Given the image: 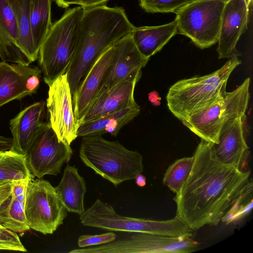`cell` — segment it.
<instances>
[{"label":"cell","mask_w":253,"mask_h":253,"mask_svg":"<svg viewBox=\"0 0 253 253\" xmlns=\"http://www.w3.org/2000/svg\"><path fill=\"white\" fill-rule=\"evenodd\" d=\"M191 172L173 198L177 216L192 230L217 225L250 180V171L221 162L213 143L201 139Z\"/></svg>","instance_id":"obj_1"},{"label":"cell","mask_w":253,"mask_h":253,"mask_svg":"<svg viewBox=\"0 0 253 253\" xmlns=\"http://www.w3.org/2000/svg\"><path fill=\"white\" fill-rule=\"evenodd\" d=\"M134 27L122 7L84 8L76 48L66 71L72 95L98 56Z\"/></svg>","instance_id":"obj_2"},{"label":"cell","mask_w":253,"mask_h":253,"mask_svg":"<svg viewBox=\"0 0 253 253\" xmlns=\"http://www.w3.org/2000/svg\"><path fill=\"white\" fill-rule=\"evenodd\" d=\"M241 63L238 57H233L210 74L178 81L166 96L169 110L180 121L215 103L225 94L227 81Z\"/></svg>","instance_id":"obj_3"},{"label":"cell","mask_w":253,"mask_h":253,"mask_svg":"<svg viewBox=\"0 0 253 253\" xmlns=\"http://www.w3.org/2000/svg\"><path fill=\"white\" fill-rule=\"evenodd\" d=\"M79 157L85 166L115 187L143 172L140 153L126 148L118 141L107 140L101 135L83 137Z\"/></svg>","instance_id":"obj_4"},{"label":"cell","mask_w":253,"mask_h":253,"mask_svg":"<svg viewBox=\"0 0 253 253\" xmlns=\"http://www.w3.org/2000/svg\"><path fill=\"white\" fill-rule=\"evenodd\" d=\"M83 11L80 5L67 9L52 24L40 46L39 62L47 85L66 73L76 48Z\"/></svg>","instance_id":"obj_5"},{"label":"cell","mask_w":253,"mask_h":253,"mask_svg":"<svg viewBox=\"0 0 253 253\" xmlns=\"http://www.w3.org/2000/svg\"><path fill=\"white\" fill-rule=\"evenodd\" d=\"M81 223L86 226L112 231L146 233L170 237H192L193 231L177 216L165 220L122 216L110 204L98 199L80 215Z\"/></svg>","instance_id":"obj_6"},{"label":"cell","mask_w":253,"mask_h":253,"mask_svg":"<svg viewBox=\"0 0 253 253\" xmlns=\"http://www.w3.org/2000/svg\"><path fill=\"white\" fill-rule=\"evenodd\" d=\"M250 78L237 88L226 92L215 103L180 120L183 125L205 141L217 144L219 132L228 121L243 117L250 99Z\"/></svg>","instance_id":"obj_7"},{"label":"cell","mask_w":253,"mask_h":253,"mask_svg":"<svg viewBox=\"0 0 253 253\" xmlns=\"http://www.w3.org/2000/svg\"><path fill=\"white\" fill-rule=\"evenodd\" d=\"M225 3L221 0H199L183 6L175 12L178 33L188 37L201 49L215 44Z\"/></svg>","instance_id":"obj_8"},{"label":"cell","mask_w":253,"mask_h":253,"mask_svg":"<svg viewBox=\"0 0 253 253\" xmlns=\"http://www.w3.org/2000/svg\"><path fill=\"white\" fill-rule=\"evenodd\" d=\"M24 210L30 229L44 235L53 234L68 215L50 183L42 178L29 180Z\"/></svg>","instance_id":"obj_9"},{"label":"cell","mask_w":253,"mask_h":253,"mask_svg":"<svg viewBox=\"0 0 253 253\" xmlns=\"http://www.w3.org/2000/svg\"><path fill=\"white\" fill-rule=\"evenodd\" d=\"M113 242L85 248V253H189L195 251L199 243L192 237H178L133 233Z\"/></svg>","instance_id":"obj_10"},{"label":"cell","mask_w":253,"mask_h":253,"mask_svg":"<svg viewBox=\"0 0 253 253\" xmlns=\"http://www.w3.org/2000/svg\"><path fill=\"white\" fill-rule=\"evenodd\" d=\"M72 155L70 145L59 140L49 123L43 122L25 155L32 174L42 178L46 175H57Z\"/></svg>","instance_id":"obj_11"},{"label":"cell","mask_w":253,"mask_h":253,"mask_svg":"<svg viewBox=\"0 0 253 253\" xmlns=\"http://www.w3.org/2000/svg\"><path fill=\"white\" fill-rule=\"evenodd\" d=\"M46 105L51 127L59 140L67 144L78 137V125L72 102V95L66 73L48 85Z\"/></svg>","instance_id":"obj_12"},{"label":"cell","mask_w":253,"mask_h":253,"mask_svg":"<svg viewBox=\"0 0 253 253\" xmlns=\"http://www.w3.org/2000/svg\"><path fill=\"white\" fill-rule=\"evenodd\" d=\"M252 5L246 0H229L226 2L217 41L219 59H229L241 55L236 49V44L248 28Z\"/></svg>","instance_id":"obj_13"},{"label":"cell","mask_w":253,"mask_h":253,"mask_svg":"<svg viewBox=\"0 0 253 253\" xmlns=\"http://www.w3.org/2000/svg\"><path fill=\"white\" fill-rule=\"evenodd\" d=\"M115 46L114 59L99 89L124 81H139L142 75L141 69L149 60L137 49L131 33L115 43Z\"/></svg>","instance_id":"obj_14"},{"label":"cell","mask_w":253,"mask_h":253,"mask_svg":"<svg viewBox=\"0 0 253 253\" xmlns=\"http://www.w3.org/2000/svg\"><path fill=\"white\" fill-rule=\"evenodd\" d=\"M41 73L38 67L0 62V107L35 93Z\"/></svg>","instance_id":"obj_15"},{"label":"cell","mask_w":253,"mask_h":253,"mask_svg":"<svg viewBox=\"0 0 253 253\" xmlns=\"http://www.w3.org/2000/svg\"><path fill=\"white\" fill-rule=\"evenodd\" d=\"M246 115L226 122L218 136V141L214 144L215 154L223 163L241 170H247L250 154L244 135V124Z\"/></svg>","instance_id":"obj_16"},{"label":"cell","mask_w":253,"mask_h":253,"mask_svg":"<svg viewBox=\"0 0 253 253\" xmlns=\"http://www.w3.org/2000/svg\"><path fill=\"white\" fill-rule=\"evenodd\" d=\"M137 80L124 81L100 88L86 108L79 125L136 103L134 92Z\"/></svg>","instance_id":"obj_17"},{"label":"cell","mask_w":253,"mask_h":253,"mask_svg":"<svg viewBox=\"0 0 253 253\" xmlns=\"http://www.w3.org/2000/svg\"><path fill=\"white\" fill-rule=\"evenodd\" d=\"M115 51V44L104 51L90 66L72 94L74 115L78 126L86 108L99 89Z\"/></svg>","instance_id":"obj_18"},{"label":"cell","mask_w":253,"mask_h":253,"mask_svg":"<svg viewBox=\"0 0 253 253\" xmlns=\"http://www.w3.org/2000/svg\"><path fill=\"white\" fill-rule=\"evenodd\" d=\"M45 102H36L19 112L9 122L12 135L10 151L26 155L43 123Z\"/></svg>","instance_id":"obj_19"},{"label":"cell","mask_w":253,"mask_h":253,"mask_svg":"<svg viewBox=\"0 0 253 253\" xmlns=\"http://www.w3.org/2000/svg\"><path fill=\"white\" fill-rule=\"evenodd\" d=\"M19 32L9 0H0V58L24 66L32 62L18 47Z\"/></svg>","instance_id":"obj_20"},{"label":"cell","mask_w":253,"mask_h":253,"mask_svg":"<svg viewBox=\"0 0 253 253\" xmlns=\"http://www.w3.org/2000/svg\"><path fill=\"white\" fill-rule=\"evenodd\" d=\"M140 106L136 103L126 108L80 124L78 137L102 135L110 133L116 136L121 129L138 115Z\"/></svg>","instance_id":"obj_21"},{"label":"cell","mask_w":253,"mask_h":253,"mask_svg":"<svg viewBox=\"0 0 253 253\" xmlns=\"http://www.w3.org/2000/svg\"><path fill=\"white\" fill-rule=\"evenodd\" d=\"M177 33V23L175 19L159 26L135 27L131 36L139 52L149 59Z\"/></svg>","instance_id":"obj_22"},{"label":"cell","mask_w":253,"mask_h":253,"mask_svg":"<svg viewBox=\"0 0 253 253\" xmlns=\"http://www.w3.org/2000/svg\"><path fill=\"white\" fill-rule=\"evenodd\" d=\"M57 195L68 212L79 215L85 211L84 197L86 192V183L75 166L68 165L61 180L55 187Z\"/></svg>","instance_id":"obj_23"},{"label":"cell","mask_w":253,"mask_h":253,"mask_svg":"<svg viewBox=\"0 0 253 253\" xmlns=\"http://www.w3.org/2000/svg\"><path fill=\"white\" fill-rule=\"evenodd\" d=\"M16 20L19 32L18 47L31 62L38 58L32 36L29 16L30 0H9Z\"/></svg>","instance_id":"obj_24"},{"label":"cell","mask_w":253,"mask_h":253,"mask_svg":"<svg viewBox=\"0 0 253 253\" xmlns=\"http://www.w3.org/2000/svg\"><path fill=\"white\" fill-rule=\"evenodd\" d=\"M52 0H30L29 16L34 45L39 53L40 46L52 25Z\"/></svg>","instance_id":"obj_25"},{"label":"cell","mask_w":253,"mask_h":253,"mask_svg":"<svg viewBox=\"0 0 253 253\" xmlns=\"http://www.w3.org/2000/svg\"><path fill=\"white\" fill-rule=\"evenodd\" d=\"M35 176L28 166L26 156L10 150L0 159V181H13Z\"/></svg>","instance_id":"obj_26"},{"label":"cell","mask_w":253,"mask_h":253,"mask_svg":"<svg viewBox=\"0 0 253 253\" xmlns=\"http://www.w3.org/2000/svg\"><path fill=\"white\" fill-rule=\"evenodd\" d=\"M0 225L16 233L29 230L24 204L10 195L0 206Z\"/></svg>","instance_id":"obj_27"},{"label":"cell","mask_w":253,"mask_h":253,"mask_svg":"<svg viewBox=\"0 0 253 253\" xmlns=\"http://www.w3.org/2000/svg\"><path fill=\"white\" fill-rule=\"evenodd\" d=\"M193 162V156L180 158L174 162L164 174V185L175 194H178L191 172Z\"/></svg>","instance_id":"obj_28"},{"label":"cell","mask_w":253,"mask_h":253,"mask_svg":"<svg viewBox=\"0 0 253 253\" xmlns=\"http://www.w3.org/2000/svg\"><path fill=\"white\" fill-rule=\"evenodd\" d=\"M253 182L251 181L226 211L221 221L229 224L238 221L248 215L253 206Z\"/></svg>","instance_id":"obj_29"},{"label":"cell","mask_w":253,"mask_h":253,"mask_svg":"<svg viewBox=\"0 0 253 253\" xmlns=\"http://www.w3.org/2000/svg\"><path fill=\"white\" fill-rule=\"evenodd\" d=\"M141 7L148 13H175L193 0H138Z\"/></svg>","instance_id":"obj_30"},{"label":"cell","mask_w":253,"mask_h":253,"mask_svg":"<svg viewBox=\"0 0 253 253\" xmlns=\"http://www.w3.org/2000/svg\"><path fill=\"white\" fill-rule=\"evenodd\" d=\"M0 250L27 252L16 232L0 225Z\"/></svg>","instance_id":"obj_31"},{"label":"cell","mask_w":253,"mask_h":253,"mask_svg":"<svg viewBox=\"0 0 253 253\" xmlns=\"http://www.w3.org/2000/svg\"><path fill=\"white\" fill-rule=\"evenodd\" d=\"M117 238L113 232H108L99 235H83L79 237L78 245L83 248L91 246H97L111 243Z\"/></svg>","instance_id":"obj_32"},{"label":"cell","mask_w":253,"mask_h":253,"mask_svg":"<svg viewBox=\"0 0 253 253\" xmlns=\"http://www.w3.org/2000/svg\"><path fill=\"white\" fill-rule=\"evenodd\" d=\"M32 179L34 178L27 177L12 181L10 195L24 204L28 183L29 180Z\"/></svg>","instance_id":"obj_33"},{"label":"cell","mask_w":253,"mask_h":253,"mask_svg":"<svg viewBox=\"0 0 253 253\" xmlns=\"http://www.w3.org/2000/svg\"><path fill=\"white\" fill-rule=\"evenodd\" d=\"M109 0H80L78 5L84 8L106 4Z\"/></svg>","instance_id":"obj_34"},{"label":"cell","mask_w":253,"mask_h":253,"mask_svg":"<svg viewBox=\"0 0 253 253\" xmlns=\"http://www.w3.org/2000/svg\"><path fill=\"white\" fill-rule=\"evenodd\" d=\"M12 138L0 135V151L4 152L11 149Z\"/></svg>","instance_id":"obj_35"},{"label":"cell","mask_w":253,"mask_h":253,"mask_svg":"<svg viewBox=\"0 0 253 253\" xmlns=\"http://www.w3.org/2000/svg\"><path fill=\"white\" fill-rule=\"evenodd\" d=\"M80 0H54L57 5L62 8H67L72 4L78 5Z\"/></svg>","instance_id":"obj_36"},{"label":"cell","mask_w":253,"mask_h":253,"mask_svg":"<svg viewBox=\"0 0 253 253\" xmlns=\"http://www.w3.org/2000/svg\"><path fill=\"white\" fill-rule=\"evenodd\" d=\"M12 182L2 191L0 192V206L11 195Z\"/></svg>","instance_id":"obj_37"},{"label":"cell","mask_w":253,"mask_h":253,"mask_svg":"<svg viewBox=\"0 0 253 253\" xmlns=\"http://www.w3.org/2000/svg\"><path fill=\"white\" fill-rule=\"evenodd\" d=\"M149 100L154 105H159L160 104L159 96L156 91H154L149 93Z\"/></svg>","instance_id":"obj_38"},{"label":"cell","mask_w":253,"mask_h":253,"mask_svg":"<svg viewBox=\"0 0 253 253\" xmlns=\"http://www.w3.org/2000/svg\"><path fill=\"white\" fill-rule=\"evenodd\" d=\"M134 179L137 186L143 187L146 185V177L141 173L137 174Z\"/></svg>","instance_id":"obj_39"},{"label":"cell","mask_w":253,"mask_h":253,"mask_svg":"<svg viewBox=\"0 0 253 253\" xmlns=\"http://www.w3.org/2000/svg\"><path fill=\"white\" fill-rule=\"evenodd\" d=\"M11 182V181L0 182V192L4 189Z\"/></svg>","instance_id":"obj_40"},{"label":"cell","mask_w":253,"mask_h":253,"mask_svg":"<svg viewBox=\"0 0 253 253\" xmlns=\"http://www.w3.org/2000/svg\"><path fill=\"white\" fill-rule=\"evenodd\" d=\"M195 0H193V1H195ZM223 0V1H224L225 2H227V1L229 0ZM246 1L248 2V3H249L250 4H252V0H246Z\"/></svg>","instance_id":"obj_41"},{"label":"cell","mask_w":253,"mask_h":253,"mask_svg":"<svg viewBox=\"0 0 253 253\" xmlns=\"http://www.w3.org/2000/svg\"><path fill=\"white\" fill-rule=\"evenodd\" d=\"M3 153H4V152H1V151H0V159L1 158V157H2V156L3 155Z\"/></svg>","instance_id":"obj_42"},{"label":"cell","mask_w":253,"mask_h":253,"mask_svg":"<svg viewBox=\"0 0 253 253\" xmlns=\"http://www.w3.org/2000/svg\"><path fill=\"white\" fill-rule=\"evenodd\" d=\"M3 181H0V182H2ZM4 182H6V181H4Z\"/></svg>","instance_id":"obj_43"}]
</instances>
